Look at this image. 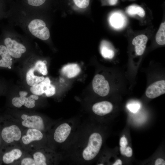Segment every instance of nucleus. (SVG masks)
Segmentation results:
<instances>
[{"instance_id": "obj_13", "label": "nucleus", "mask_w": 165, "mask_h": 165, "mask_svg": "<svg viewBox=\"0 0 165 165\" xmlns=\"http://www.w3.org/2000/svg\"><path fill=\"white\" fill-rule=\"evenodd\" d=\"M165 93V81H156L150 85L147 89L145 94L150 99H153Z\"/></svg>"}, {"instance_id": "obj_16", "label": "nucleus", "mask_w": 165, "mask_h": 165, "mask_svg": "<svg viewBox=\"0 0 165 165\" xmlns=\"http://www.w3.org/2000/svg\"><path fill=\"white\" fill-rule=\"evenodd\" d=\"M148 40L147 37L144 35H138L133 39L132 44L135 46V52L137 55L140 56L143 53Z\"/></svg>"}, {"instance_id": "obj_25", "label": "nucleus", "mask_w": 165, "mask_h": 165, "mask_svg": "<svg viewBox=\"0 0 165 165\" xmlns=\"http://www.w3.org/2000/svg\"><path fill=\"white\" fill-rule=\"evenodd\" d=\"M73 1L77 6L82 9L87 7L90 3V0H73Z\"/></svg>"}, {"instance_id": "obj_17", "label": "nucleus", "mask_w": 165, "mask_h": 165, "mask_svg": "<svg viewBox=\"0 0 165 165\" xmlns=\"http://www.w3.org/2000/svg\"><path fill=\"white\" fill-rule=\"evenodd\" d=\"M12 64V57L6 47L0 40V68H8Z\"/></svg>"}, {"instance_id": "obj_9", "label": "nucleus", "mask_w": 165, "mask_h": 165, "mask_svg": "<svg viewBox=\"0 0 165 165\" xmlns=\"http://www.w3.org/2000/svg\"><path fill=\"white\" fill-rule=\"evenodd\" d=\"M27 152L20 145L8 146L0 149V160L2 163L14 165Z\"/></svg>"}, {"instance_id": "obj_35", "label": "nucleus", "mask_w": 165, "mask_h": 165, "mask_svg": "<svg viewBox=\"0 0 165 165\" xmlns=\"http://www.w3.org/2000/svg\"><path fill=\"white\" fill-rule=\"evenodd\" d=\"M1 145H2V141H1V137L0 135V149L1 148Z\"/></svg>"}, {"instance_id": "obj_8", "label": "nucleus", "mask_w": 165, "mask_h": 165, "mask_svg": "<svg viewBox=\"0 0 165 165\" xmlns=\"http://www.w3.org/2000/svg\"><path fill=\"white\" fill-rule=\"evenodd\" d=\"M28 152L34 160L36 165H57L63 160L61 153L48 146L42 147Z\"/></svg>"}, {"instance_id": "obj_5", "label": "nucleus", "mask_w": 165, "mask_h": 165, "mask_svg": "<svg viewBox=\"0 0 165 165\" xmlns=\"http://www.w3.org/2000/svg\"><path fill=\"white\" fill-rule=\"evenodd\" d=\"M24 129L10 115L0 117V135L2 141L0 149L10 145H20Z\"/></svg>"}, {"instance_id": "obj_1", "label": "nucleus", "mask_w": 165, "mask_h": 165, "mask_svg": "<svg viewBox=\"0 0 165 165\" xmlns=\"http://www.w3.org/2000/svg\"><path fill=\"white\" fill-rule=\"evenodd\" d=\"M103 144V138L91 128L90 124L78 129L72 140L64 150L66 156L80 164H88L97 156Z\"/></svg>"}, {"instance_id": "obj_7", "label": "nucleus", "mask_w": 165, "mask_h": 165, "mask_svg": "<svg viewBox=\"0 0 165 165\" xmlns=\"http://www.w3.org/2000/svg\"><path fill=\"white\" fill-rule=\"evenodd\" d=\"M19 144L27 152H32L40 148L48 146L47 134L37 129H25Z\"/></svg>"}, {"instance_id": "obj_32", "label": "nucleus", "mask_w": 165, "mask_h": 165, "mask_svg": "<svg viewBox=\"0 0 165 165\" xmlns=\"http://www.w3.org/2000/svg\"><path fill=\"white\" fill-rule=\"evenodd\" d=\"M118 0H108L109 4L111 5H114L116 4Z\"/></svg>"}, {"instance_id": "obj_24", "label": "nucleus", "mask_w": 165, "mask_h": 165, "mask_svg": "<svg viewBox=\"0 0 165 165\" xmlns=\"http://www.w3.org/2000/svg\"><path fill=\"white\" fill-rule=\"evenodd\" d=\"M45 62V61L38 60L35 62L33 68L35 71H37L43 75H46L47 74L48 71Z\"/></svg>"}, {"instance_id": "obj_31", "label": "nucleus", "mask_w": 165, "mask_h": 165, "mask_svg": "<svg viewBox=\"0 0 165 165\" xmlns=\"http://www.w3.org/2000/svg\"><path fill=\"white\" fill-rule=\"evenodd\" d=\"M127 147L126 146L125 147H120V151L121 154L123 155H125V152Z\"/></svg>"}, {"instance_id": "obj_14", "label": "nucleus", "mask_w": 165, "mask_h": 165, "mask_svg": "<svg viewBox=\"0 0 165 165\" xmlns=\"http://www.w3.org/2000/svg\"><path fill=\"white\" fill-rule=\"evenodd\" d=\"M113 106L107 101L99 102L94 104L92 107L93 113L99 116H104L110 113L112 110Z\"/></svg>"}, {"instance_id": "obj_20", "label": "nucleus", "mask_w": 165, "mask_h": 165, "mask_svg": "<svg viewBox=\"0 0 165 165\" xmlns=\"http://www.w3.org/2000/svg\"><path fill=\"white\" fill-rule=\"evenodd\" d=\"M34 69L32 68L27 72L26 80L27 84L31 86H35L42 81L45 78L43 76L35 75L34 74Z\"/></svg>"}, {"instance_id": "obj_26", "label": "nucleus", "mask_w": 165, "mask_h": 165, "mask_svg": "<svg viewBox=\"0 0 165 165\" xmlns=\"http://www.w3.org/2000/svg\"><path fill=\"white\" fill-rule=\"evenodd\" d=\"M127 108L131 112H135L138 111L140 108V105L138 104L134 103L128 105Z\"/></svg>"}, {"instance_id": "obj_34", "label": "nucleus", "mask_w": 165, "mask_h": 165, "mask_svg": "<svg viewBox=\"0 0 165 165\" xmlns=\"http://www.w3.org/2000/svg\"><path fill=\"white\" fill-rule=\"evenodd\" d=\"M122 164V161L120 159L117 160L115 162L113 163V165H121Z\"/></svg>"}, {"instance_id": "obj_30", "label": "nucleus", "mask_w": 165, "mask_h": 165, "mask_svg": "<svg viewBox=\"0 0 165 165\" xmlns=\"http://www.w3.org/2000/svg\"><path fill=\"white\" fill-rule=\"evenodd\" d=\"M155 165H165V161L164 160L161 158L157 159L155 163Z\"/></svg>"}, {"instance_id": "obj_27", "label": "nucleus", "mask_w": 165, "mask_h": 165, "mask_svg": "<svg viewBox=\"0 0 165 165\" xmlns=\"http://www.w3.org/2000/svg\"><path fill=\"white\" fill-rule=\"evenodd\" d=\"M7 12L3 6L0 3V20L6 18Z\"/></svg>"}, {"instance_id": "obj_4", "label": "nucleus", "mask_w": 165, "mask_h": 165, "mask_svg": "<svg viewBox=\"0 0 165 165\" xmlns=\"http://www.w3.org/2000/svg\"><path fill=\"white\" fill-rule=\"evenodd\" d=\"M31 38L19 33L8 25L2 28L0 40L6 47L12 57L19 59L26 53Z\"/></svg>"}, {"instance_id": "obj_33", "label": "nucleus", "mask_w": 165, "mask_h": 165, "mask_svg": "<svg viewBox=\"0 0 165 165\" xmlns=\"http://www.w3.org/2000/svg\"><path fill=\"white\" fill-rule=\"evenodd\" d=\"M29 97L31 98L36 101L38 100L39 99L38 96L34 94L30 95Z\"/></svg>"}, {"instance_id": "obj_19", "label": "nucleus", "mask_w": 165, "mask_h": 165, "mask_svg": "<svg viewBox=\"0 0 165 165\" xmlns=\"http://www.w3.org/2000/svg\"><path fill=\"white\" fill-rule=\"evenodd\" d=\"M80 71V67L76 64L66 65L63 67L61 70L63 74L69 78L76 76L79 73Z\"/></svg>"}, {"instance_id": "obj_11", "label": "nucleus", "mask_w": 165, "mask_h": 165, "mask_svg": "<svg viewBox=\"0 0 165 165\" xmlns=\"http://www.w3.org/2000/svg\"><path fill=\"white\" fill-rule=\"evenodd\" d=\"M92 87L94 91L101 97L107 96L109 92L108 82L101 75L97 74L94 76L92 81Z\"/></svg>"}, {"instance_id": "obj_22", "label": "nucleus", "mask_w": 165, "mask_h": 165, "mask_svg": "<svg viewBox=\"0 0 165 165\" xmlns=\"http://www.w3.org/2000/svg\"><path fill=\"white\" fill-rule=\"evenodd\" d=\"M165 23L161 24L156 35L157 43L159 45H163L165 44Z\"/></svg>"}, {"instance_id": "obj_2", "label": "nucleus", "mask_w": 165, "mask_h": 165, "mask_svg": "<svg viewBox=\"0 0 165 165\" xmlns=\"http://www.w3.org/2000/svg\"><path fill=\"white\" fill-rule=\"evenodd\" d=\"M9 25L17 26L31 38L48 40L50 32L43 11L30 9L22 5L15 6L7 11Z\"/></svg>"}, {"instance_id": "obj_10", "label": "nucleus", "mask_w": 165, "mask_h": 165, "mask_svg": "<svg viewBox=\"0 0 165 165\" xmlns=\"http://www.w3.org/2000/svg\"><path fill=\"white\" fill-rule=\"evenodd\" d=\"M30 90L33 94L40 96L44 93L48 97L53 96L56 92L55 87L51 84L48 77L45 78L41 82L31 86Z\"/></svg>"}, {"instance_id": "obj_3", "label": "nucleus", "mask_w": 165, "mask_h": 165, "mask_svg": "<svg viewBox=\"0 0 165 165\" xmlns=\"http://www.w3.org/2000/svg\"><path fill=\"white\" fill-rule=\"evenodd\" d=\"M78 127L75 120L56 122L46 133L48 146L60 153L61 150L64 151L71 142Z\"/></svg>"}, {"instance_id": "obj_6", "label": "nucleus", "mask_w": 165, "mask_h": 165, "mask_svg": "<svg viewBox=\"0 0 165 165\" xmlns=\"http://www.w3.org/2000/svg\"><path fill=\"white\" fill-rule=\"evenodd\" d=\"M9 114L16 119L24 128L37 129L46 134L56 122L38 113L18 112Z\"/></svg>"}, {"instance_id": "obj_36", "label": "nucleus", "mask_w": 165, "mask_h": 165, "mask_svg": "<svg viewBox=\"0 0 165 165\" xmlns=\"http://www.w3.org/2000/svg\"><path fill=\"white\" fill-rule=\"evenodd\" d=\"M2 163L1 161L0 160V165Z\"/></svg>"}, {"instance_id": "obj_21", "label": "nucleus", "mask_w": 165, "mask_h": 165, "mask_svg": "<svg viewBox=\"0 0 165 165\" xmlns=\"http://www.w3.org/2000/svg\"><path fill=\"white\" fill-rule=\"evenodd\" d=\"M126 11L130 16L138 14L142 17H144L145 14V11L142 7L135 5L129 6L127 9Z\"/></svg>"}, {"instance_id": "obj_15", "label": "nucleus", "mask_w": 165, "mask_h": 165, "mask_svg": "<svg viewBox=\"0 0 165 165\" xmlns=\"http://www.w3.org/2000/svg\"><path fill=\"white\" fill-rule=\"evenodd\" d=\"M109 22L111 25L114 28L120 29L125 25L126 18L122 13L116 12L112 13L110 16Z\"/></svg>"}, {"instance_id": "obj_12", "label": "nucleus", "mask_w": 165, "mask_h": 165, "mask_svg": "<svg viewBox=\"0 0 165 165\" xmlns=\"http://www.w3.org/2000/svg\"><path fill=\"white\" fill-rule=\"evenodd\" d=\"M28 94L26 91H20V96L14 97L11 100V103L13 106L17 108H21L23 106L29 109L34 108L35 106L36 100L31 98L29 96L27 97Z\"/></svg>"}, {"instance_id": "obj_29", "label": "nucleus", "mask_w": 165, "mask_h": 165, "mask_svg": "<svg viewBox=\"0 0 165 165\" xmlns=\"http://www.w3.org/2000/svg\"><path fill=\"white\" fill-rule=\"evenodd\" d=\"M132 150L131 148L129 146H127L125 155L127 157H130L132 156Z\"/></svg>"}, {"instance_id": "obj_28", "label": "nucleus", "mask_w": 165, "mask_h": 165, "mask_svg": "<svg viewBox=\"0 0 165 165\" xmlns=\"http://www.w3.org/2000/svg\"><path fill=\"white\" fill-rule=\"evenodd\" d=\"M119 144L120 146H126L128 144L127 139L125 137H121L120 140Z\"/></svg>"}, {"instance_id": "obj_23", "label": "nucleus", "mask_w": 165, "mask_h": 165, "mask_svg": "<svg viewBox=\"0 0 165 165\" xmlns=\"http://www.w3.org/2000/svg\"><path fill=\"white\" fill-rule=\"evenodd\" d=\"M14 165H36V164L33 158L28 152L21 158L17 161Z\"/></svg>"}, {"instance_id": "obj_18", "label": "nucleus", "mask_w": 165, "mask_h": 165, "mask_svg": "<svg viewBox=\"0 0 165 165\" xmlns=\"http://www.w3.org/2000/svg\"><path fill=\"white\" fill-rule=\"evenodd\" d=\"M100 51L102 56L106 59H112L115 55L114 47L111 43L106 40L101 42Z\"/></svg>"}]
</instances>
